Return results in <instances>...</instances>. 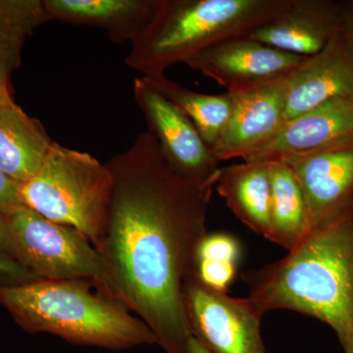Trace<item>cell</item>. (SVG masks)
<instances>
[{"label":"cell","instance_id":"obj_1","mask_svg":"<svg viewBox=\"0 0 353 353\" xmlns=\"http://www.w3.org/2000/svg\"><path fill=\"white\" fill-rule=\"evenodd\" d=\"M113 180L108 223L97 250L108 294L148 325L166 353H189L183 289L208 234L212 190L170 166L150 130L105 162Z\"/></svg>","mask_w":353,"mask_h":353},{"label":"cell","instance_id":"obj_2","mask_svg":"<svg viewBox=\"0 0 353 353\" xmlns=\"http://www.w3.org/2000/svg\"><path fill=\"white\" fill-rule=\"evenodd\" d=\"M260 314L287 309L334 330L353 353V204L315 228L284 259L241 275Z\"/></svg>","mask_w":353,"mask_h":353},{"label":"cell","instance_id":"obj_3","mask_svg":"<svg viewBox=\"0 0 353 353\" xmlns=\"http://www.w3.org/2000/svg\"><path fill=\"white\" fill-rule=\"evenodd\" d=\"M0 304L30 333L79 345L120 350L158 345L143 320L94 283L38 280L0 285Z\"/></svg>","mask_w":353,"mask_h":353},{"label":"cell","instance_id":"obj_4","mask_svg":"<svg viewBox=\"0 0 353 353\" xmlns=\"http://www.w3.org/2000/svg\"><path fill=\"white\" fill-rule=\"evenodd\" d=\"M290 1L162 0L150 24L131 43L125 63L141 77L161 75L214 44L250 36Z\"/></svg>","mask_w":353,"mask_h":353},{"label":"cell","instance_id":"obj_5","mask_svg":"<svg viewBox=\"0 0 353 353\" xmlns=\"http://www.w3.org/2000/svg\"><path fill=\"white\" fill-rule=\"evenodd\" d=\"M113 180L105 163L54 141L41 169L20 183L23 205L85 234L97 248L108 223Z\"/></svg>","mask_w":353,"mask_h":353},{"label":"cell","instance_id":"obj_6","mask_svg":"<svg viewBox=\"0 0 353 353\" xmlns=\"http://www.w3.org/2000/svg\"><path fill=\"white\" fill-rule=\"evenodd\" d=\"M7 220L20 263L39 280L85 281L108 294L103 259L85 234L46 219L26 206Z\"/></svg>","mask_w":353,"mask_h":353},{"label":"cell","instance_id":"obj_7","mask_svg":"<svg viewBox=\"0 0 353 353\" xmlns=\"http://www.w3.org/2000/svg\"><path fill=\"white\" fill-rule=\"evenodd\" d=\"M183 299L192 336L211 353H265L263 315L248 297L234 299L192 275L185 282Z\"/></svg>","mask_w":353,"mask_h":353},{"label":"cell","instance_id":"obj_8","mask_svg":"<svg viewBox=\"0 0 353 353\" xmlns=\"http://www.w3.org/2000/svg\"><path fill=\"white\" fill-rule=\"evenodd\" d=\"M132 94L148 130L154 134L172 168L201 189L212 190L219 176L220 161L189 117L143 77L134 80Z\"/></svg>","mask_w":353,"mask_h":353},{"label":"cell","instance_id":"obj_9","mask_svg":"<svg viewBox=\"0 0 353 353\" xmlns=\"http://www.w3.org/2000/svg\"><path fill=\"white\" fill-rule=\"evenodd\" d=\"M305 59L245 37L214 44L183 64L236 94L281 80Z\"/></svg>","mask_w":353,"mask_h":353},{"label":"cell","instance_id":"obj_10","mask_svg":"<svg viewBox=\"0 0 353 353\" xmlns=\"http://www.w3.org/2000/svg\"><path fill=\"white\" fill-rule=\"evenodd\" d=\"M294 173L310 213L312 230L353 204V141L282 161Z\"/></svg>","mask_w":353,"mask_h":353},{"label":"cell","instance_id":"obj_11","mask_svg":"<svg viewBox=\"0 0 353 353\" xmlns=\"http://www.w3.org/2000/svg\"><path fill=\"white\" fill-rule=\"evenodd\" d=\"M352 141L353 97H345L287 121L243 161H282Z\"/></svg>","mask_w":353,"mask_h":353},{"label":"cell","instance_id":"obj_12","mask_svg":"<svg viewBox=\"0 0 353 353\" xmlns=\"http://www.w3.org/2000/svg\"><path fill=\"white\" fill-rule=\"evenodd\" d=\"M289 75L263 87L233 94L231 117L213 155L220 162L245 159L268 141L285 122V97Z\"/></svg>","mask_w":353,"mask_h":353},{"label":"cell","instance_id":"obj_13","mask_svg":"<svg viewBox=\"0 0 353 353\" xmlns=\"http://www.w3.org/2000/svg\"><path fill=\"white\" fill-rule=\"evenodd\" d=\"M345 97H353V55L340 32L290 74L285 122Z\"/></svg>","mask_w":353,"mask_h":353},{"label":"cell","instance_id":"obj_14","mask_svg":"<svg viewBox=\"0 0 353 353\" xmlns=\"http://www.w3.org/2000/svg\"><path fill=\"white\" fill-rule=\"evenodd\" d=\"M341 32L339 1L292 0L290 6L248 37L290 54L309 57Z\"/></svg>","mask_w":353,"mask_h":353},{"label":"cell","instance_id":"obj_15","mask_svg":"<svg viewBox=\"0 0 353 353\" xmlns=\"http://www.w3.org/2000/svg\"><path fill=\"white\" fill-rule=\"evenodd\" d=\"M162 0H43L50 20L104 30L116 44L132 43L150 24Z\"/></svg>","mask_w":353,"mask_h":353},{"label":"cell","instance_id":"obj_16","mask_svg":"<svg viewBox=\"0 0 353 353\" xmlns=\"http://www.w3.org/2000/svg\"><path fill=\"white\" fill-rule=\"evenodd\" d=\"M54 141L15 101L0 102V170L22 183L38 173Z\"/></svg>","mask_w":353,"mask_h":353},{"label":"cell","instance_id":"obj_17","mask_svg":"<svg viewBox=\"0 0 353 353\" xmlns=\"http://www.w3.org/2000/svg\"><path fill=\"white\" fill-rule=\"evenodd\" d=\"M216 189L243 224L267 239L270 229L271 209L268 163L243 161L223 167Z\"/></svg>","mask_w":353,"mask_h":353},{"label":"cell","instance_id":"obj_18","mask_svg":"<svg viewBox=\"0 0 353 353\" xmlns=\"http://www.w3.org/2000/svg\"><path fill=\"white\" fill-rule=\"evenodd\" d=\"M268 165L271 209L267 239L290 250L312 231L310 213L301 185L289 167L283 162Z\"/></svg>","mask_w":353,"mask_h":353},{"label":"cell","instance_id":"obj_19","mask_svg":"<svg viewBox=\"0 0 353 353\" xmlns=\"http://www.w3.org/2000/svg\"><path fill=\"white\" fill-rule=\"evenodd\" d=\"M143 78L189 117L204 143L212 150L231 117L233 94L228 92L220 95L199 94L171 80L165 74Z\"/></svg>","mask_w":353,"mask_h":353},{"label":"cell","instance_id":"obj_20","mask_svg":"<svg viewBox=\"0 0 353 353\" xmlns=\"http://www.w3.org/2000/svg\"><path fill=\"white\" fill-rule=\"evenodd\" d=\"M48 21L43 0H0V88L11 92L26 39Z\"/></svg>","mask_w":353,"mask_h":353},{"label":"cell","instance_id":"obj_21","mask_svg":"<svg viewBox=\"0 0 353 353\" xmlns=\"http://www.w3.org/2000/svg\"><path fill=\"white\" fill-rule=\"evenodd\" d=\"M240 256V243L234 236L226 233H214L206 234L201 241L197 250L196 260L238 264Z\"/></svg>","mask_w":353,"mask_h":353},{"label":"cell","instance_id":"obj_22","mask_svg":"<svg viewBox=\"0 0 353 353\" xmlns=\"http://www.w3.org/2000/svg\"><path fill=\"white\" fill-rule=\"evenodd\" d=\"M236 263L196 260L194 275L209 288L227 292L228 288L236 277Z\"/></svg>","mask_w":353,"mask_h":353},{"label":"cell","instance_id":"obj_23","mask_svg":"<svg viewBox=\"0 0 353 353\" xmlns=\"http://www.w3.org/2000/svg\"><path fill=\"white\" fill-rule=\"evenodd\" d=\"M27 267L17 260L0 255V285H14L38 281Z\"/></svg>","mask_w":353,"mask_h":353},{"label":"cell","instance_id":"obj_24","mask_svg":"<svg viewBox=\"0 0 353 353\" xmlns=\"http://www.w3.org/2000/svg\"><path fill=\"white\" fill-rule=\"evenodd\" d=\"M19 185L0 170V214L8 217L24 206L20 201Z\"/></svg>","mask_w":353,"mask_h":353},{"label":"cell","instance_id":"obj_25","mask_svg":"<svg viewBox=\"0 0 353 353\" xmlns=\"http://www.w3.org/2000/svg\"><path fill=\"white\" fill-rule=\"evenodd\" d=\"M341 14V34L353 55V0L339 1Z\"/></svg>","mask_w":353,"mask_h":353},{"label":"cell","instance_id":"obj_26","mask_svg":"<svg viewBox=\"0 0 353 353\" xmlns=\"http://www.w3.org/2000/svg\"><path fill=\"white\" fill-rule=\"evenodd\" d=\"M0 255H6L19 261V253L14 241L8 220L2 214H0Z\"/></svg>","mask_w":353,"mask_h":353},{"label":"cell","instance_id":"obj_27","mask_svg":"<svg viewBox=\"0 0 353 353\" xmlns=\"http://www.w3.org/2000/svg\"><path fill=\"white\" fill-rule=\"evenodd\" d=\"M188 350H189V353H211L208 348L204 347L194 336L189 341Z\"/></svg>","mask_w":353,"mask_h":353},{"label":"cell","instance_id":"obj_28","mask_svg":"<svg viewBox=\"0 0 353 353\" xmlns=\"http://www.w3.org/2000/svg\"><path fill=\"white\" fill-rule=\"evenodd\" d=\"M12 95H11V92L9 90H3V88H0V102L12 101Z\"/></svg>","mask_w":353,"mask_h":353}]
</instances>
